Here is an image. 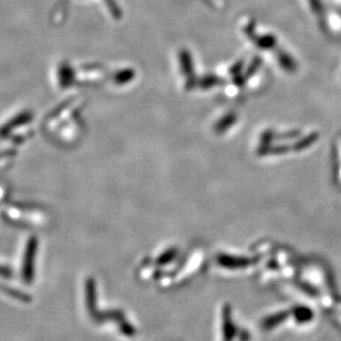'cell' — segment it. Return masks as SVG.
<instances>
[{"label":"cell","instance_id":"cell-1","mask_svg":"<svg viewBox=\"0 0 341 341\" xmlns=\"http://www.w3.org/2000/svg\"><path fill=\"white\" fill-rule=\"evenodd\" d=\"M38 243L35 239H31L28 242V247L26 249V255H25V262H24V270H22V274H24V279L27 283H30L32 280L33 277V265H34V257L35 252H37Z\"/></svg>","mask_w":341,"mask_h":341},{"label":"cell","instance_id":"cell-2","mask_svg":"<svg viewBox=\"0 0 341 341\" xmlns=\"http://www.w3.org/2000/svg\"><path fill=\"white\" fill-rule=\"evenodd\" d=\"M277 59H279V64L284 67V70L288 72L296 71V63L293 61V59L290 58L288 54L280 51L279 56H277Z\"/></svg>","mask_w":341,"mask_h":341},{"label":"cell","instance_id":"cell-3","mask_svg":"<svg viewBox=\"0 0 341 341\" xmlns=\"http://www.w3.org/2000/svg\"><path fill=\"white\" fill-rule=\"evenodd\" d=\"M253 40L255 41L254 43H256L258 47L262 48V49H271V48H274L276 45L275 38L271 34L262 35V37H260V38L253 37Z\"/></svg>","mask_w":341,"mask_h":341},{"label":"cell","instance_id":"cell-4","mask_svg":"<svg viewBox=\"0 0 341 341\" xmlns=\"http://www.w3.org/2000/svg\"><path fill=\"white\" fill-rule=\"evenodd\" d=\"M235 120H236L235 114L231 113L229 114V115H226L223 120L219 123V125L217 126V131H223L227 128V127H231L235 123Z\"/></svg>","mask_w":341,"mask_h":341}]
</instances>
